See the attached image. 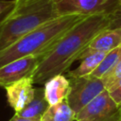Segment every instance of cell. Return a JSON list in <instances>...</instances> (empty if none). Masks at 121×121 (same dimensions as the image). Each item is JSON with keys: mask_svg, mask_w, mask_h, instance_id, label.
I'll return each mask as SVG.
<instances>
[{"mask_svg": "<svg viewBox=\"0 0 121 121\" xmlns=\"http://www.w3.org/2000/svg\"><path fill=\"white\" fill-rule=\"evenodd\" d=\"M112 13L87 16L63 34L43 55L32 75L34 83L43 85L46 80L69 71L81 53L100 32L111 27Z\"/></svg>", "mask_w": 121, "mask_h": 121, "instance_id": "obj_1", "label": "cell"}, {"mask_svg": "<svg viewBox=\"0 0 121 121\" xmlns=\"http://www.w3.org/2000/svg\"><path fill=\"white\" fill-rule=\"evenodd\" d=\"M87 16L64 15L52 19L26 34L0 52V67L30 55H44L70 28Z\"/></svg>", "mask_w": 121, "mask_h": 121, "instance_id": "obj_2", "label": "cell"}, {"mask_svg": "<svg viewBox=\"0 0 121 121\" xmlns=\"http://www.w3.org/2000/svg\"><path fill=\"white\" fill-rule=\"evenodd\" d=\"M59 17L55 0H27L15 4L13 9L0 24V52L20 38Z\"/></svg>", "mask_w": 121, "mask_h": 121, "instance_id": "obj_3", "label": "cell"}, {"mask_svg": "<svg viewBox=\"0 0 121 121\" xmlns=\"http://www.w3.org/2000/svg\"><path fill=\"white\" fill-rule=\"evenodd\" d=\"M68 78L70 90L66 101L76 114L106 90L102 79L91 75L68 77Z\"/></svg>", "mask_w": 121, "mask_h": 121, "instance_id": "obj_4", "label": "cell"}, {"mask_svg": "<svg viewBox=\"0 0 121 121\" xmlns=\"http://www.w3.org/2000/svg\"><path fill=\"white\" fill-rule=\"evenodd\" d=\"M76 121H121V107L105 90L76 114Z\"/></svg>", "mask_w": 121, "mask_h": 121, "instance_id": "obj_5", "label": "cell"}, {"mask_svg": "<svg viewBox=\"0 0 121 121\" xmlns=\"http://www.w3.org/2000/svg\"><path fill=\"white\" fill-rule=\"evenodd\" d=\"M43 55H30L0 67V86L7 87L22 78L32 77Z\"/></svg>", "mask_w": 121, "mask_h": 121, "instance_id": "obj_6", "label": "cell"}, {"mask_svg": "<svg viewBox=\"0 0 121 121\" xmlns=\"http://www.w3.org/2000/svg\"><path fill=\"white\" fill-rule=\"evenodd\" d=\"M111 0H55V9L59 16L82 15L91 16L95 14L110 12Z\"/></svg>", "mask_w": 121, "mask_h": 121, "instance_id": "obj_7", "label": "cell"}, {"mask_svg": "<svg viewBox=\"0 0 121 121\" xmlns=\"http://www.w3.org/2000/svg\"><path fill=\"white\" fill-rule=\"evenodd\" d=\"M33 84L32 77H27L5 87L8 102L15 112L22 111L32 100L35 91Z\"/></svg>", "mask_w": 121, "mask_h": 121, "instance_id": "obj_8", "label": "cell"}, {"mask_svg": "<svg viewBox=\"0 0 121 121\" xmlns=\"http://www.w3.org/2000/svg\"><path fill=\"white\" fill-rule=\"evenodd\" d=\"M70 90V82L68 77L62 75H57L43 84L44 97L49 106L58 104L65 100L68 96Z\"/></svg>", "mask_w": 121, "mask_h": 121, "instance_id": "obj_9", "label": "cell"}, {"mask_svg": "<svg viewBox=\"0 0 121 121\" xmlns=\"http://www.w3.org/2000/svg\"><path fill=\"white\" fill-rule=\"evenodd\" d=\"M119 46H121V28H108L95 36L85 49L107 53Z\"/></svg>", "mask_w": 121, "mask_h": 121, "instance_id": "obj_10", "label": "cell"}, {"mask_svg": "<svg viewBox=\"0 0 121 121\" xmlns=\"http://www.w3.org/2000/svg\"><path fill=\"white\" fill-rule=\"evenodd\" d=\"M107 53L101 51H88L84 49V51L81 53V55L78 60H80L79 65L74 70H69L67 72V76L82 77V76L91 75L99 65V63L101 62V60H103V58Z\"/></svg>", "mask_w": 121, "mask_h": 121, "instance_id": "obj_11", "label": "cell"}, {"mask_svg": "<svg viewBox=\"0 0 121 121\" xmlns=\"http://www.w3.org/2000/svg\"><path fill=\"white\" fill-rule=\"evenodd\" d=\"M48 103L44 97L43 87L35 88L34 96L32 100L19 112H15L19 116L26 118H34L41 119L46 109L48 108Z\"/></svg>", "mask_w": 121, "mask_h": 121, "instance_id": "obj_12", "label": "cell"}, {"mask_svg": "<svg viewBox=\"0 0 121 121\" xmlns=\"http://www.w3.org/2000/svg\"><path fill=\"white\" fill-rule=\"evenodd\" d=\"M41 121H76V113L65 99L58 104L48 106L41 117Z\"/></svg>", "mask_w": 121, "mask_h": 121, "instance_id": "obj_13", "label": "cell"}, {"mask_svg": "<svg viewBox=\"0 0 121 121\" xmlns=\"http://www.w3.org/2000/svg\"><path fill=\"white\" fill-rule=\"evenodd\" d=\"M120 52H121V46L108 52L103 58V60H101V62L99 63V65L96 67V69L91 74V76L97 78H102L121 59Z\"/></svg>", "mask_w": 121, "mask_h": 121, "instance_id": "obj_14", "label": "cell"}, {"mask_svg": "<svg viewBox=\"0 0 121 121\" xmlns=\"http://www.w3.org/2000/svg\"><path fill=\"white\" fill-rule=\"evenodd\" d=\"M101 79L107 91L111 90L121 82V59L115 64V66L110 72H108Z\"/></svg>", "mask_w": 121, "mask_h": 121, "instance_id": "obj_15", "label": "cell"}, {"mask_svg": "<svg viewBox=\"0 0 121 121\" xmlns=\"http://www.w3.org/2000/svg\"><path fill=\"white\" fill-rule=\"evenodd\" d=\"M14 6L15 0H0V24L13 9Z\"/></svg>", "mask_w": 121, "mask_h": 121, "instance_id": "obj_16", "label": "cell"}, {"mask_svg": "<svg viewBox=\"0 0 121 121\" xmlns=\"http://www.w3.org/2000/svg\"><path fill=\"white\" fill-rule=\"evenodd\" d=\"M108 92H109L112 99L118 106L121 107V82L119 84H117L116 86H114L113 88H112L111 90H109Z\"/></svg>", "mask_w": 121, "mask_h": 121, "instance_id": "obj_17", "label": "cell"}, {"mask_svg": "<svg viewBox=\"0 0 121 121\" xmlns=\"http://www.w3.org/2000/svg\"><path fill=\"white\" fill-rule=\"evenodd\" d=\"M9 121H41V119H34V118H26V117H22V116H19L18 114H14L10 119Z\"/></svg>", "mask_w": 121, "mask_h": 121, "instance_id": "obj_18", "label": "cell"}, {"mask_svg": "<svg viewBox=\"0 0 121 121\" xmlns=\"http://www.w3.org/2000/svg\"><path fill=\"white\" fill-rule=\"evenodd\" d=\"M26 1H27V0H15V4H22Z\"/></svg>", "mask_w": 121, "mask_h": 121, "instance_id": "obj_19", "label": "cell"}, {"mask_svg": "<svg viewBox=\"0 0 121 121\" xmlns=\"http://www.w3.org/2000/svg\"><path fill=\"white\" fill-rule=\"evenodd\" d=\"M117 1H118V5L121 6V0H117Z\"/></svg>", "mask_w": 121, "mask_h": 121, "instance_id": "obj_20", "label": "cell"}, {"mask_svg": "<svg viewBox=\"0 0 121 121\" xmlns=\"http://www.w3.org/2000/svg\"><path fill=\"white\" fill-rule=\"evenodd\" d=\"M120 53H121V52H120Z\"/></svg>", "mask_w": 121, "mask_h": 121, "instance_id": "obj_21", "label": "cell"}]
</instances>
